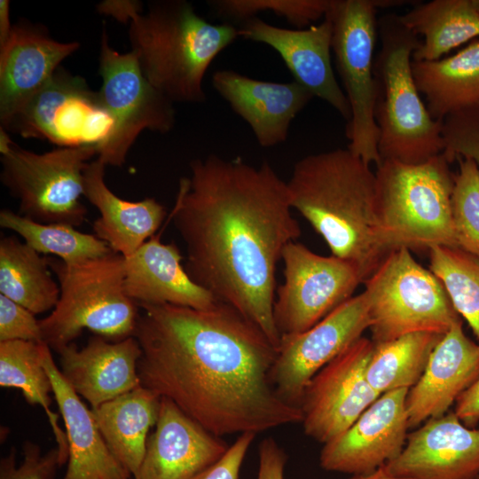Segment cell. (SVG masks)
Segmentation results:
<instances>
[{
  "label": "cell",
  "mask_w": 479,
  "mask_h": 479,
  "mask_svg": "<svg viewBox=\"0 0 479 479\" xmlns=\"http://www.w3.org/2000/svg\"><path fill=\"white\" fill-rule=\"evenodd\" d=\"M442 136V154L449 163L468 158L479 168V106L447 115L443 120Z\"/></svg>",
  "instance_id": "cell-37"
},
{
  "label": "cell",
  "mask_w": 479,
  "mask_h": 479,
  "mask_svg": "<svg viewBox=\"0 0 479 479\" xmlns=\"http://www.w3.org/2000/svg\"><path fill=\"white\" fill-rule=\"evenodd\" d=\"M134 479H192L218 461L230 445L161 397L160 412Z\"/></svg>",
  "instance_id": "cell-19"
},
{
  "label": "cell",
  "mask_w": 479,
  "mask_h": 479,
  "mask_svg": "<svg viewBox=\"0 0 479 479\" xmlns=\"http://www.w3.org/2000/svg\"><path fill=\"white\" fill-rule=\"evenodd\" d=\"M98 90L112 127L98 146L97 158L106 166L121 167L137 136L144 130L165 134L176 122L174 103L144 75L133 51L120 53L109 43L103 27Z\"/></svg>",
  "instance_id": "cell-11"
},
{
  "label": "cell",
  "mask_w": 479,
  "mask_h": 479,
  "mask_svg": "<svg viewBox=\"0 0 479 479\" xmlns=\"http://www.w3.org/2000/svg\"><path fill=\"white\" fill-rule=\"evenodd\" d=\"M364 284L374 344L420 332L445 334L461 320L442 282L406 247L391 251Z\"/></svg>",
  "instance_id": "cell-8"
},
{
  "label": "cell",
  "mask_w": 479,
  "mask_h": 479,
  "mask_svg": "<svg viewBox=\"0 0 479 479\" xmlns=\"http://www.w3.org/2000/svg\"><path fill=\"white\" fill-rule=\"evenodd\" d=\"M348 479H413V478L392 475L386 470L384 466H382L366 474L351 475Z\"/></svg>",
  "instance_id": "cell-44"
},
{
  "label": "cell",
  "mask_w": 479,
  "mask_h": 479,
  "mask_svg": "<svg viewBox=\"0 0 479 479\" xmlns=\"http://www.w3.org/2000/svg\"><path fill=\"white\" fill-rule=\"evenodd\" d=\"M408 390L381 394L343 433L324 444L321 467L354 475L372 472L396 459L408 436Z\"/></svg>",
  "instance_id": "cell-16"
},
{
  "label": "cell",
  "mask_w": 479,
  "mask_h": 479,
  "mask_svg": "<svg viewBox=\"0 0 479 479\" xmlns=\"http://www.w3.org/2000/svg\"><path fill=\"white\" fill-rule=\"evenodd\" d=\"M1 181L20 201V215L42 224H82L83 170L95 146L58 147L36 153L20 147L0 130Z\"/></svg>",
  "instance_id": "cell-9"
},
{
  "label": "cell",
  "mask_w": 479,
  "mask_h": 479,
  "mask_svg": "<svg viewBox=\"0 0 479 479\" xmlns=\"http://www.w3.org/2000/svg\"><path fill=\"white\" fill-rule=\"evenodd\" d=\"M284 283L273 303V319L280 335L302 333L352 297L365 279L354 263L323 256L292 241L283 250Z\"/></svg>",
  "instance_id": "cell-12"
},
{
  "label": "cell",
  "mask_w": 479,
  "mask_h": 479,
  "mask_svg": "<svg viewBox=\"0 0 479 479\" xmlns=\"http://www.w3.org/2000/svg\"><path fill=\"white\" fill-rule=\"evenodd\" d=\"M400 22L423 40L412 53L417 61H433L479 38V12L472 0H433L398 15Z\"/></svg>",
  "instance_id": "cell-29"
},
{
  "label": "cell",
  "mask_w": 479,
  "mask_h": 479,
  "mask_svg": "<svg viewBox=\"0 0 479 479\" xmlns=\"http://www.w3.org/2000/svg\"><path fill=\"white\" fill-rule=\"evenodd\" d=\"M287 185L292 208L333 255L356 263L365 280L395 250L377 216L375 173L348 148L303 157Z\"/></svg>",
  "instance_id": "cell-3"
},
{
  "label": "cell",
  "mask_w": 479,
  "mask_h": 479,
  "mask_svg": "<svg viewBox=\"0 0 479 479\" xmlns=\"http://www.w3.org/2000/svg\"><path fill=\"white\" fill-rule=\"evenodd\" d=\"M9 341L44 342L35 314L0 294V342Z\"/></svg>",
  "instance_id": "cell-39"
},
{
  "label": "cell",
  "mask_w": 479,
  "mask_h": 479,
  "mask_svg": "<svg viewBox=\"0 0 479 479\" xmlns=\"http://www.w3.org/2000/svg\"><path fill=\"white\" fill-rule=\"evenodd\" d=\"M160 404L161 397L140 385L90 409L111 452L133 479L145 453L148 433L157 423Z\"/></svg>",
  "instance_id": "cell-27"
},
{
  "label": "cell",
  "mask_w": 479,
  "mask_h": 479,
  "mask_svg": "<svg viewBox=\"0 0 479 479\" xmlns=\"http://www.w3.org/2000/svg\"><path fill=\"white\" fill-rule=\"evenodd\" d=\"M0 294L35 315L54 309L60 290L47 257L8 236L0 240Z\"/></svg>",
  "instance_id": "cell-30"
},
{
  "label": "cell",
  "mask_w": 479,
  "mask_h": 479,
  "mask_svg": "<svg viewBox=\"0 0 479 479\" xmlns=\"http://www.w3.org/2000/svg\"><path fill=\"white\" fill-rule=\"evenodd\" d=\"M287 182L268 161L216 154L190 162L169 217L186 251L190 278L256 325L278 347L276 269L301 235Z\"/></svg>",
  "instance_id": "cell-2"
},
{
  "label": "cell",
  "mask_w": 479,
  "mask_h": 479,
  "mask_svg": "<svg viewBox=\"0 0 479 479\" xmlns=\"http://www.w3.org/2000/svg\"><path fill=\"white\" fill-rule=\"evenodd\" d=\"M0 226L18 233L39 254L56 255L67 264L98 258L112 251L94 234L81 232L67 224L38 223L6 208L0 211Z\"/></svg>",
  "instance_id": "cell-33"
},
{
  "label": "cell",
  "mask_w": 479,
  "mask_h": 479,
  "mask_svg": "<svg viewBox=\"0 0 479 479\" xmlns=\"http://www.w3.org/2000/svg\"><path fill=\"white\" fill-rule=\"evenodd\" d=\"M111 127L112 120L101 106L98 91L62 67L1 126L23 137L45 139L59 147L96 148Z\"/></svg>",
  "instance_id": "cell-13"
},
{
  "label": "cell",
  "mask_w": 479,
  "mask_h": 479,
  "mask_svg": "<svg viewBox=\"0 0 479 479\" xmlns=\"http://www.w3.org/2000/svg\"><path fill=\"white\" fill-rule=\"evenodd\" d=\"M41 344L27 341L0 342V386L19 389L29 404L43 408L63 466L68 458L67 439L66 431L59 427V415L51 408L52 385L42 363Z\"/></svg>",
  "instance_id": "cell-31"
},
{
  "label": "cell",
  "mask_w": 479,
  "mask_h": 479,
  "mask_svg": "<svg viewBox=\"0 0 479 479\" xmlns=\"http://www.w3.org/2000/svg\"><path fill=\"white\" fill-rule=\"evenodd\" d=\"M478 377L479 342L466 335L460 320L436 344L421 377L408 390L409 428L448 412Z\"/></svg>",
  "instance_id": "cell-22"
},
{
  "label": "cell",
  "mask_w": 479,
  "mask_h": 479,
  "mask_svg": "<svg viewBox=\"0 0 479 479\" xmlns=\"http://www.w3.org/2000/svg\"><path fill=\"white\" fill-rule=\"evenodd\" d=\"M428 253L429 270L479 342V260L459 247L436 246Z\"/></svg>",
  "instance_id": "cell-34"
},
{
  "label": "cell",
  "mask_w": 479,
  "mask_h": 479,
  "mask_svg": "<svg viewBox=\"0 0 479 479\" xmlns=\"http://www.w3.org/2000/svg\"><path fill=\"white\" fill-rule=\"evenodd\" d=\"M287 454L272 438L266 437L258 446V472L256 479H284Z\"/></svg>",
  "instance_id": "cell-41"
},
{
  "label": "cell",
  "mask_w": 479,
  "mask_h": 479,
  "mask_svg": "<svg viewBox=\"0 0 479 479\" xmlns=\"http://www.w3.org/2000/svg\"><path fill=\"white\" fill-rule=\"evenodd\" d=\"M384 467L413 479H476L479 428L463 424L454 412L429 419L408 434L401 453Z\"/></svg>",
  "instance_id": "cell-18"
},
{
  "label": "cell",
  "mask_w": 479,
  "mask_h": 479,
  "mask_svg": "<svg viewBox=\"0 0 479 479\" xmlns=\"http://www.w3.org/2000/svg\"><path fill=\"white\" fill-rule=\"evenodd\" d=\"M182 260L175 243H162L153 236L133 255L124 257L126 294L137 305L214 306L217 301L190 278Z\"/></svg>",
  "instance_id": "cell-25"
},
{
  "label": "cell",
  "mask_w": 479,
  "mask_h": 479,
  "mask_svg": "<svg viewBox=\"0 0 479 479\" xmlns=\"http://www.w3.org/2000/svg\"><path fill=\"white\" fill-rule=\"evenodd\" d=\"M441 153L426 162L385 160L376 166L377 216L394 249L459 247L452 219L454 175Z\"/></svg>",
  "instance_id": "cell-7"
},
{
  "label": "cell",
  "mask_w": 479,
  "mask_h": 479,
  "mask_svg": "<svg viewBox=\"0 0 479 479\" xmlns=\"http://www.w3.org/2000/svg\"><path fill=\"white\" fill-rule=\"evenodd\" d=\"M80 44L50 36L45 27L20 20L0 48V120L4 126Z\"/></svg>",
  "instance_id": "cell-20"
},
{
  "label": "cell",
  "mask_w": 479,
  "mask_h": 479,
  "mask_svg": "<svg viewBox=\"0 0 479 479\" xmlns=\"http://www.w3.org/2000/svg\"><path fill=\"white\" fill-rule=\"evenodd\" d=\"M41 358L66 428L68 458L63 479H133L111 452L91 410L67 383L45 342Z\"/></svg>",
  "instance_id": "cell-24"
},
{
  "label": "cell",
  "mask_w": 479,
  "mask_h": 479,
  "mask_svg": "<svg viewBox=\"0 0 479 479\" xmlns=\"http://www.w3.org/2000/svg\"><path fill=\"white\" fill-rule=\"evenodd\" d=\"M444 335L420 332L374 344L366 369L371 387L380 395L410 389L421 377L431 353Z\"/></svg>",
  "instance_id": "cell-32"
},
{
  "label": "cell",
  "mask_w": 479,
  "mask_h": 479,
  "mask_svg": "<svg viewBox=\"0 0 479 479\" xmlns=\"http://www.w3.org/2000/svg\"><path fill=\"white\" fill-rule=\"evenodd\" d=\"M106 165L98 158L83 170V197L96 207L95 235L112 251L128 257L154 236L167 212L153 198L129 201L119 198L106 185Z\"/></svg>",
  "instance_id": "cell-26"
},
{
  "label": "cell",
  "mask_w": 479,
  "mask_h": 479,
  "mask_svg": "<svg viewBox=\"0 0 479 479\" xmlns=\"http://www.w3.org/2000/svg\"><path fill=\"white\" fill-rule=\"evenodd\" d=\"M452 219L459 248L479 260V168L468 158H457Z\"/></svg>",
  "instance_id": "cell-36"
},
{
  "label": "cell",
  "mask_w": 479,
  "mask_h": 479,
  "mask_svg": "<svg viewBox=\"0 0 479 479\" xmlns=\"http://www.w3.org/2000/svg\"><path fill=\"white\" fill-rule=\"evenodd\" d=\"M476 479H479V475L477 476V478H476Z\"/></svg>",
  "instance_id": "cell-46"
},
{
  "label": "cell",
  "mask_w": 479,
  "mask_h": 479,
  "mask_svg": "<svg viewBox=\"0 0 479 479\" xmlns=\"http://www.w3.org/2000/svg\"><path fill=\"white\" fill-rule=\"evenodd\" d=\"M22 452L23 459L19 466L14 448L1 459L0 479H56L57 470L61 467L57 447L43 453L38 444L27 440Z\"/></svg>",
  "instance_id": "cell-38"
},
{
  "label": "cell",
  "mask_w": 479,
  "mask_h": 479,
  "mask_svg": "<svg viewBox=\"0 0 479 479\" xmlns=\"http://www.w3.org/2000/svg\"><path fill=\"white\" fill-rule=\"evenodd\" d=\"M412 70L434 119L443 122L451 114L479 106V38L447 58L412 59Z\"/></svg>",
  "instance_id": "cell-28"
},
{
  "label": "cell",
  "mask_w": 479,
  "mask_h": 479,
  "mask_svg": "<svg viewBox=\"0 0 479 479\" xmlns=\"http://www.w3.org/2000/svg\"><path fill=\"white\" fill-rule=\"evenodd\" d=\"M373 349V341L362 336L310 380L300 404L308 436L322 444L333 440L381 396L366 378Z\"/></svg>",
  "instance_id": "cell-14"
},
{
  "label": "cell",
  "mask_w": 479,
  "mask_h": 479,
  "mask_svg": "<svg viewBox=\"0 0 479 479\" xmlns=\"http://www.w3.org/2000/svg\"><path fill=\"white\" fill-rule=\"evenodd\" d=\"M208 4L224 22L234 26L260 12H271L301 29L325 18L332 0H215Z\"/></svg>",
  "instance_id": "cell-35"
},
{
  "label": "cell",
  "mask_w": 479,
  "mask_h": 479,
  "mask_svg": "<svg viewBox=\"0 0 479 479\" xmlns=\"http://www.w3.org/2000/svg\"><path fill=\"white\" fill-rule=\"evenodd\" d=\"M99 13L129 24L131 51L146 79L171 102L206 101L203 81L215 58L238 37L230 23L207 21L185 0H106Z\"/></svg>",
  "instance_id": "cell-4"
},
{
  "label": "cell",
  "mask_w": 479,
  "mask_h": 479,
  "mask_svg": "<svg viewBox=\"0 0 479 479\" xmlns=\"http://www.w3.org/2000/svg\"><path fill=\"white\" fill-rule=\"evenodd\" d=\"M59 284L51 313L40 319L43 342L56 352L84 329L111 342L134 336L137 304L124 287V256L114 251L75 264L47 257Z\"/></svg>",
  "instance_id": "cell-6"
},
{
  "label": "cell",
  "mask_w": 479,
  "mask_h": 479,
  "mask_svg": "<svg viewBox=\"0 0 479 479\" xmlns=\"http://www.w3.org/2000/svg\"><path fill=\"white\" fill-rule=\"evenodd\" d=\"M57 353L62 375L91 408L141 385L137 365L142 351L134 336L111 342L96 335L81 349L72 342Z\"/></svg>",
  "instance_id": "cell-23"
},
{
  "label": "cell",
  "mask_w": 479,
  "mask_h": 479,
  "mask_svg": "<svg viewBox=\"0 0 479 479\" xmlns=\"http://www.w3.org/2000/svg\"><path fill=\"white\" fill-rule=\"evenodd\" d=\"M216 91L250 127L262 147L285 142L292 121L314 97L294 80L275 82L248 77L234 70L212 75Z\"/></svg>",
  "instance_id": "cell-21"
},
{
  "label": "cell",
  "mask_w": 479,
  "mask_h": 479,
  "mask_svg": "<svg viewBox=\"0 0 479 479\" xmlns=\"http://www.w3.org/2000/svg\"><path fill=\"white\" fill-rule=\"evenodd\" d=\"M472 3L475 9L479 12V0H472Z\"/></svg>",
  "instance_id": "cell-45"
},
{
  "label": "cell",
  "mask_w": 479,
  "mask_h": 479,
  "mask_svg": "<svg viewBox=\"0 0 479 479\" xmlns=\"http://www.w3.org/2000/svg\"><path fill=\"white\" fill-rule=\"evenodd\" d=\"M13 25L10 18V2L8 0L0 1V48L8 41Z\"/></svg>",
  "instance_id": "cell-43"
},
{
  "label": "cell",
  "mask_w": 479,
  "mask_h": 479,
  "mask_svg": "<svg viewBox=\"0 0 479 479\" xmlns=\"http://www.w3.org/2000/svg\"><path fill=\"white\" fill-rule=\"evenodd\" d=\"M370 326L364 291L342 303L310 329L282 335L271 371V383L287 404L299 407L310 380Z\"/></svg>",
  "instance_id": "cell-15"
},
{
  "label": "cell",
  "mask_w": 479,
  "mask_h": 479,
  "mask_svg": "<svg viewBox=\"0 0 479 479\" xmlns=\"http://www.w3.org/2000/svg\"><path fill=\"white\" fill-rule=\"evenodd\" d=\"M137 306L142 386L219 437L301 423V409L271 381L278 347L238 310L221 302Z\"/></svg>",
  "instance_id": "cell-1"
},
{
  "label": "cell",
  "mask_w": 479,
  "mask_h": 479,
  "mask_svg": "<svg viewBox=\"0 0 479 479\" xmlns=\"http://www.w3.org/2000/svg\"><path fill=\"white\" fill-rule=\"evenodd\" d=\"M453 412L469 428L479 421V377L457 399Z\"/></svg>",
  "instance_id": "cell-42"
},
{
  "label": "cell",
  "mask_w": 479,
  "mask_h": 479,
  "mask_svg": "<svg viewBox=\"0 0 479 479\" xmlns=\"http://www.w3.org/2000/svg\"><path fill=\"white\" fill-rule=\"evenodd\" d=\"M238 28L240 37L274 49L295 82L329 104L347 122L350 119L348 99L332 67L333 25L329 18L306 28L292 29L273 26L256 16Z\"/></svg>",
  "instance_id": "cell-17"
},
{
  "label": "cell",
  "mask_w": 479,
  "mask_h": 479,
  "mask_svg": "<svg viewBox=\"0 0 479 479\" xmlns=\"http://www.w3.org/2000/svg\"><path fill=\"white\" fill-rule=\"evenodd\" d=\"M256 434H240L224 455L192 479H240V469Z\"/></svg>",
  "instance_id": "cell-40"
},
{
  "label": "cell",
  "mask_w": 479,
  "mask_h": 479,
  "mask_svg": "<svg viewBox=\"0 0 479 479\" xmlns=\"http://www.w3.org/2000/svg\"><path fill=\"white\" fill-rule=\"evenodd\" d=\"M397 3L332 0L326 15L333 25L332 51L350 108L345 130L348 149L369 165L381 163L380 131L374 116L376 12L379 7L397 5Z\"/></svg>",
  "instance_id": "cell-10"
},
{
  "label": "cell",
  "mask_w": 479,
  "mask_h": 479,
  "mask_svg": "<svg viewBox=\"0 0 479 479\" xmlns=\"http://www.w3.org/2000/svg\"><path fill=\"white\" fill-rule=\"evenodd\" d=\"M379 25L381 47L374 61V116L381 161L423 163L441 154L444 144L443 122L429 114L412 70V53L420 40L398 15H386Z\"/></svg>",
  "instance_id": "cell-5"
}]
</instances>
